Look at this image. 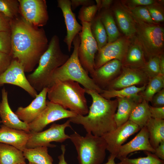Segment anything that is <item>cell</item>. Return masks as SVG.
<instances>
[{"label":"cell","instance_id":"6da1fadb","mask_svg":"<svg viewBox=\"0 0 164 164\" xmlns=\"http://www.w3.org/2000/svg\"><path fill=\"white\" fill-rule=\"evenodd\" d=\"M12 59L23 66L25 72L32 71L48 46L43 29L30 24L23 18L10 20Z\"/></svg>","mask_w":164,"mask_h":164},{"label":"cell","instance_id":"7a4b0ae2","mask_svg":"<svg viewBox=\"0 0 164 164\" xmlns=\"http://www.w3.org/2000/svg\"><path fill=\"white\" fill-rule=\"evenodd\" d=\"M84 89L92 100L88 113L86 116L77 114L69 120L70 122L82 125L87 133L102 137L117 128L114 117L117 100L106 99L94 91Z\"/></svg>","mask_w":164,"mask_h":164},{"label":"cell","instance_id":"3957f363","mask_svg":"<svg viewBox=\"0 0 164 164\" xmlns=\"http://www.w3.org/2000/svg\"><path fill=\"white\" fill-rule=\"evenodd\" d=\"M69 57L62 51L58 36H53L47 49L40 59L38 66L26 77L30 84L37 91L40 92L47 87L53 72L65 63Z\"/></svg>","mask_w":164,"mask_h":164},{"label":"cell","instance_id":"277c9868","mask_svg":"<svg viewBox=\"0 0 164 164\" xmlns=\"http://www.w3.org/2000/svg\"><path fill=\"white\" fill-rule=\"evenodd\" d=\"M47 88V96L50 101L77 114L85 115L88 113L85 90L78 82L70 80L59 81Z\"/></svg>","mask_w":164,"mask_h":164},{"label":"cell","instance_id":"5b68a950","mask_svg":"<svg viewBox=\"0 0 164 164\" xmlns=\"http://www.w3.org/2000/svg\"><path fill=\"white\" fill-rule=\"evenodd\" d=\"M72 43L73 51L66 62L53 72L48 82L47 88L56 82L67 80L79 83L86 89L100 94L102 90L94 83L80 63L78 57V50L80 43L79 34L76 36Z\"/></svg>","mask_w":164,"mask_h":164},{"label":"cell","instance_id":"8992f818","mask_svg":"<svg viewBox=\"0 0 164 164\" xmlns=\"http://www.w3.org/2000/svg\"><path fill=\"white\" fill-rule=\"evenodd\" d=\"M69 139L77 151L79 164H101L106 156V144L102 137L87 133L82 136L76 132Z\"/></svg>","mask_w":164,"mask_h":164},{"label":"cell","instance_id":"52a82bcc","mask_svg":"<svg viewBox=\"0 0 164 164\" xmlns=\"http://www.w3.org/2000/svg\"><path fill=\"white\" fill-rule=\"evenodd\" d=\"M130 13L135 23L136 39L141 46L145 56L149 59L159 57L163 54V28L156 23L151 24L141 21Z\"/></svg>","mask_w":164,"mask_h":164},{"label":"cell","instance_id":"ba28073f","mask_svg":"<svg viewBox=\"0 0 164 164\" xmlns=\"http://www.w3.org/2000/svg\"><path fill=\"white\" fill-rule=\"evenodd\" d=\"M81 24L82 29L79 33L80 43L78 50V57L83 67L91 75L95 70L94 59L98 48L91 31V23L82 22Z\"/></svg>","mask_w":164,"mask_h":164},{"label":"cell","instance_id":"9c48e42d","mask_svg":"<svg viewBox=\"0 0 164 164\" xmlns=\"http://www.w3.org/2000/svg\"><path fill=\"white\" fill-rule=\"evenodd\" d=\"M70 123L68 119L62 124L53 123L48 129L44 131L30 133L26 144V148L44 146L54 147L56 145L50 144L51 142L62 143L69 139V135L66 134L65 131L67 128H71Z\"/></svg>","mask_w":164,"mask_h":164},{"label":"cell","instance_id":"30bf717a","mask_svg":"<svg viewBox=\"0 0 164 164\" xmlns=\"http://www.w3.org/2000/svg\"><path fill=\"white\" fill-rule=\"evenodd\" d=\"M77 114L58 104L47 101L45 108L32 121L28 124L30 133L41 132L51 123L60 119L72 118Z\"/></svg>","mask_w":164,"mask_h":164},{"label":"cell","instance_id":"8fae6325","mask_svg":"<svg viewBox=\"0 0 164 164\" xmlns=\"http://www.w3.org/2000/svg\"><path fill=\"white\" fill-rule=\"evenodd\" d=\"M19 11L23 18L36 27L43 26L47 22L49 16L46 1L19 0Z\"/></svg>","mask_w":164,"mask_h":164},{"label":"cell","instance_id":"7c38bea8","mask_svg":"<svg viewBox=\"0 0 164 164\" xmlns=\"http://www.w3.org/2000/svg\"><path fill=\"white\" fill-rule=\"evenodd\" d=\"M131 42L126 37L118 38L116 41L108 43L98 50L94 59V69H96L111 60L117 59L122 61Z\"/></svg>","mask_w":164,"mask_h":164},{"label":"cell","instance_id":"4fadbf2b","mask_svg":"<svg viewBox=\"0 0 164 164\" xmlns=\"http://www.w3.org/2000/svg\"><path fill=\"white\" fill-rule=\"evenodd\" d=\"M25 72L22 65L16 60L12 59L8 68L0 75V86L5 84L17 86L35 98L38 94L30 84Z\"/></svg>","mask_w":164,"mask_h":164},{"label":"cell","instance_id":"5bb4252c","mask_svg":"<svg viewBox=\"0 0 164 164\" xmlns=\"http://www.w3.org/2000/svg\"><path fill=\"white\" fill-rule=\"evenodd\" d=\"M140 129L138 125L128 120L115 129L105 134L102 137L106 142L107 150L116 157L122 144Z\"/></svg>","mask_w":164,"mask_h":164},{"label":"cell","instance_id":"9a60e30c","mask_svg":"<svg viewBox=\"0 0 164 164\" xmlns=\"http://www.w3.org/2000/svg\"><path fill=\"white\" fill-rule=\"evenodd\" d=\"M121 70L104 90H118L136 85L147 84L149 79L141 69L122 67Z\"/></svg>","mask_w":164,"mask_h":164},{"label":"cell","instance_id":"2e32d148","mask_svg":"<svg viewBox=\"0 0 164 164\" xmlns=\"http://www.w3.org/2000/svg\"><path fill=\"white\" fill-rule=\"evenodd\" d=\"M57 6L61 9L67 28V35L64 41L66 43L68 50L70 52L73 40L82 29V26L77 21L75 14L71 8L70 0H58Z\"/></svg>","mask_w":164,"mask_h":164},{"label":"cell","instance_id":"e0dca14e","mask_svg":"<svg viewBox=\"0 0 164 164\" xmlns=\"http://www.w3.org/2000/svg\"><path fill=\"white\" fill-rule=\"evenodd\" d=\"M139 133L130 141L122 145L116 157L121 160L133 152L143 151L154 153L155 149L151 145L149 135L146 126L141 128Z\"/></svg>","mask_w":164,"mask_h":164},{"label":"cell","instance_id":"ac0fdd59","mask_svg":"<svg viewBox=\"0 0 164 164\" xmlns=\"http://www.w3.org/2000/svg\"><path fill=\"white\" fill-rule=\"evenodd\" d=\"M48 88H44L31 103L25 107H19L15 112L19 118L28 124L32 121L46 106Z\"/></svg>","mask_w":164,"mask_h":164},{"label":"cell","instance_id":"d6986e66","mask_svg":"<svg viewBox=\"0 0 164 164\" xmlns=\"http://www.w3.org/2000/svg\"><path fill=\"white\" fill-rule=\"evenodd\" d=\"M122 67L121 61L114 59L107 62L95 70L90 75L94 83L102 90L120 73Z\"/></svg>","mask_w":164,"mask_h":164},{"label":"cell","instance_id":"ffe728a7","mask_svg":"<svg viewBox=\"0 0 164 164\" xmlns=\"http://www.w3.org/2000/svg\"><path fill=\"white\" fill-rule=\"evenodd\" d=\"M0 117L3 125L9 128L30 133L28 124L20 120L10 108L8 100V93L5 87L1 90Z\"/></svg>","mask_w":164,"mask_h":164},{"label":"cell","instance_id":"44dd1931","mask_svg":"<svg viewBox=\"0 0 164 164\" xmlns=\"http://www.w3.org/2000/svg\"><path fill=\"white\" fill-rule=\"evenodd\" d=\"M30 133L7 127L3 125L0 127V143L10 145L23 151Z\"/></svg>","mask_w":164,"mask_h":164},{"label":"cell","instance_id":"7402d4cb","mask_svg":"<svg viewBox=\"0 0 164 164\" xmlns=\"http://www.w3.org/2000/svg\"><path fill=\"white\" fill-rule=\"evenodd\" d=\"M131 43L121 61L122 67L142 69L146 61L143 50L135 39Z\"/></svg>","mask_w":164,"mask_h":164},{"label":"cell","instance_id":"603a6c76","mask_svg":"<svg viewBox=\"0 0 164 164\" xmlns=\"http://www.w3.org/2000/svg\"><path fill=\"white\" fill-rule=\"evenodd\" d=\"M118 102L117 111L114 119L117 127L126 122L129 120L130 115L133 109L143 99L139 95L133 97H117Z\"/></svg>","mask_w":164,"mask_h":164},{"label":"cell","instance_id":"cb8c5ba5","mask_svg":"<svg viewBox=\"0 0 164 164\" xmlns=\"http://www.w3.org/2000/svg\"><path fill=\"white\" fill-rule=\"evenodd\" d=\"M114 11L118 26L126 37L134 38L136 32L135 23L128 10L120 6L115 7Z\"/></svg>","mask_w":164,"mask_h":164},{"label":"cell","instance_id":"d4e9b609","mask_svg":"<svg viewBox=\"0 0 164 164\" xmlns=\"http://www.w3.org/2000/svg\"><path fill=\"white\" fill-rule=\"evenodd\" d=\"M23 152L12 145L0 143V164L25 162Z\"/></svg>","mask_w":164,"mask_h":164},{"label":"cell","instance_id":"484cf974","mask_svg":"<svg viewBox=\"0 0 164 164\" xmlns=\"http://www.w3.org/2000/svg\"><path fill=\"white\" fill-rule=\"evenodd\" d=\"M146 126L149 133L150 143L155 149L164 142V120L151 118Z\"/></svg>","mask_w":164,"mask_h":164},{"label":"cell","instance_id":"4316f807","mask_svg":"<svg viewBox=\"0 0 164 164\" xmlns=\"http://www.w3.org/2000/svg\"><path fill=\"white\" fill-rule=\"evenodd\" d=\"M151 118L149 102L143 99L134 107L128 120L136 124L141 129L146 126Z\"/></svg>","mask_w":164,"mask_h":164},{"label":"cell","instance_id":"83f0119b","mask_svg":"<svg viewBox=\"0 0 164 164\" xmlns=\"http://www.w3.org/2000/svg\"><path fill=\"white\" fill-rule=\"evenodd\" d=\"M25 159L36 164H53V159L49 154L48 147L25 149L23 151Z\"/></svg>","mask_w":164,"mask_h":164},{"label":"cell","instance_id":"f1b7e54d","mask_svg":"<svg viewBox=\"0 0 164 164\" xmlns=\"http://www.w3.org/2000/svg\"><path fill=\"white\" fill-rule=\"evenodd\" d=\"M146 86L137 87L133 86L118 90H102L100 94L108 99L114 97H133L138 96L139 93L145 90Z\"/></svg>","mask_w":164,"mask_h":164},{"label":"cell","instance_id":"f546056e","mask_svg":"<svg viewBox=\"0 0 164 164\" xmlns=\"http://www.w3.org/2000/svg\"><path fill=\"white\" fill-rule=\"evenodd\" d=\"M99 15L108 36V43L116 41L120 34L111 14L108 9H105Z\"/></svg>","mask_w":164,"mask_h":164},{"label":"cell","instance_id":"4dcf8cb0","mask_svg":"<svg viewBox=\"0 0 164 164\" xmlns=\"http://www.w3.org/2000/svg\"><path fill=\"white\" fill-rule=\"evenodd\" d=\"M91 29L99 50L105 46L108 42V36L99 15L95 17L91 22Z\"/></svg>","mask_w":164,"mask_h":164},{"label":"cell","instance_id":"1f68e13d","mask_svg":"<svg viewBox=\"0 0 164 164\" xmlns=\"http://www.w3.org/2000/svg\"><path fill=\"white\" fill-rule=\"evenodd\" d=\"M164 77L159 75L149 79L145 90L139 94L143 99L149 102L157 93L164 88Z\"/></svg>","mask_w":164,"mask_h":164},{"label":"cell","instance_id":"d6a6232c","mask_svg":"<svg viewBox=\"0 0 164 164\" xmlns=\"http://www.w3.org/2000/svg\"><path fill=\"white\" fill-rule=\"evenodd\" d=\"M147 156L134 159L127 157L122 159L118 164H164V161L158 158L154 153L144 151Z\"/></svg>","mask_w":164,"mask_h":164},{"label":"cell","instance_id":"836d02e7","mask_svg":"<svg viewBox=\"0 0 164 164\" xmlns=\"http://www.w3.org/2000/svg\"><path fill=\"white\" fill-rule=\"evenodd\" d=\"M19 11L18 0H0V13L9 19L14 18Z\"/></svg>","mask_w":164,"mask_h":164},{"label":"cell","instance_id":"e575fe53","mask_svg":"<svg viewBox=\"0 0 164 164\" xmlns=\"http://www.w3.org/2000/svg\"><path fill=\"white\" fill-rule=\"evenodd\" d=\"M149 79L160 74L159 57L154 56L149 59L141 69Z\"/></svg>","mask_w":164,"mask_h":164},{"label":"cell","instance_id":"d590c367","mask_svg":"<svg viewBox=\"0 0 164 164\" xmlns=\"http://www.w3.org/2000/svg\"><path fill=\"white\" fill-rule=\"evenodd\" d=\"M98 10L97 5L83 6L80 9L78 15V18L81 22H86L91 23L95 17Z\"/></svg>","mask_w":164,"mask_h":164},{"label":"cell","instance_id":"8d00e7d4","mask_svg":"<svg viewBox=\"0 0 164 164\" xmlns=\"http://www.w3.org/2000/svg\"><path fill=\"white\" fill-rule=\"evenodd\" d=\"M128 11L133 15L139 20L151 24L156 23L152 19L146 7L137 6L128 7Z\"/></svg>","mask_w":164,"mask_h":164},{"label":"cell","instance_id":"74e56055","mask_svg":"<svg viewBox=\"0 0 164 164\" xmlns=\"http://www.w3.org/2000/svg\"><path fill=\"white\" fill-rule=\"evenodd\" d=\"M11 50L10 31H0V52L10 55Z\"/></svg>","mask_w":164,"mask_h":164},{"label":"cell","instance_id":"f35d334b","mask_svg":"<svg viewBox=\"0 0 164 164\" xmlns=\"http://www.w3.org/2000/svg\"><path fill=\"white\" fill-rule=\"evenodd\" d=\"M150 16L155 22H162L164 20V14L160 7L154 4L146 6Z\"/></svg>","mask_w":164,"mask_h":164},{"label":"cell","instance_id":"ab89813d","mask_svg":"<svg viewBox=\"0 0 164 164\" xmlns=\"http://www.w3.org/2000/svg\"><path fill=\"white\" fill-rule=\"evenodd\" d=\"M12 60L10 54L0 52V75L8 68Z\"/></svg>","mask_w":164,"mask_h":164},{"label":"cell","instance_id":"60d3db41","mask_svg":"<svg viewBox=\"0 0 164 164\" xmlns=\"http://www.w3.org/2000/svg\"><path fill=\"white\" fill-rule=\"evenodd\" d=\"M151 102L153 107H164V88L154 95Z\"/></svg>","mask_w":164,"mask_h":164},{"label":"cell","instance_id":"b9f144b4","mask_svg":"<svg viewBox=\"0 0 164 164\" xmlns=\"http://www.w3.org/2000/svg\"><path fill=\"white\" fill-rule=\"evenodd\" d=\"M149 110L152 118L159 119H164V107H156L149 105Z\"/></svg>","mask_w":164,"mask_h":164},{"label":"cell","instance_id":"7bdbcfd3","mask_svg":"<svg viewBox=\"0 0 164 164\" xmlns=\"http://www.w3.org/2000/svg\"><path fill=\"white\" fill-rule=\"evenodd\" d=\"M10 21L0 13V32L11 31Z\"/></svg>","mask_w":164,"mask_h":164},{"label":"cell","instance_id":"ee69618b","mask_svg":"<svg viewBox=\"0 0 164 164\" xmlns=\"http://www.w3.org/2000/svg\"><path fill=\"white\" fill-rule=\"evenodd\" d=\"M130 7L149 6L155 4V1L153 0H131L129 1Z\"/></svg>","mask_w":164,"mask_h":164},{"label":"cell","instance_id":"f6af8a7d","mask_svg":"<svg viewBox=\"0 0 164 164\" xmlns=\"http://www.w3.org/2000/svg\"><path fill=\"white\" fill-rule=\"evenodd\" d=\"M71 5L72 10H74L80 5L87 6L94 4V2L90 0H71Z\"/></svg>","mask_w":164,"mask_h":164},{"label":"cell","instance_id":"bcb514c9","mask_svg":"<svg viewBox=\"0 0 164 164\" xmlns=\"http://www.w3.org/2000/svg\"><path fill=\"white\" fill-rule=\"evenodd\" d=\"M154 154L158 158L164 160V142H161L159 145L155 149Z\"/></svg>","mask_w":164,"mask_h":164},{"label":"cell","instance_id":"7dc6e473","mask_svg":"<svg viewBox=\"0 0 164 164\" xmlns=\"http://www.w3.org/2000/svg\"><path fill=\"white\" fill-rule=\"evenodd\" d=\"M62 154L58 157L59 162L58 164H68L65 159V154L66 151L65 145H62L61 146Z\"/></svg>","mask_w":164,"mask_h":164},{"label":"cell","instance_id":"c3c4849f","mask_svg":"<svg viewBox=\"0 0 164 164\" xmlns=\"http://www.w3.org/2000/svg\"><path fill=\"white\" fill-rule=\"evenodd\" d=\"M160 74L164 77V57L163 54L159 56Z\"/></svg>","mask_w":164,"mask_h":164},{"label":"cell","instance_id":"681fc988","mask_svg":"<svg viewBox=\"0 0 164 164\" xmlns=\"http://www.w3.org/2000/svg\"><path fill=\"white\" fill-rule=\"evenodd\" d=\"M112 0H101V3L98 10L102 8L108 9L111 4Z\"/></svg>","mask_w":164,"mask_h":164},{"label":"cell","instance_id":"f907efd6","mask_svg":"<svg viewBox=\"0 0 164 164\" xmlns=\"http://www.w3.org/2000/svg\"><path fill=\"white\" fill-rule=\"evenodd\" d=\"M115 158V155L110 154L108 158L107 162L104 164H118L115 163V162L114 159Z\"/></svg>","mask_w":164,"mask_h":164},{"label":"cell","instance_id":"816d5d0a","mask_svg":"<svg viewBox=\"0 0 164 164\" xmlns=\"http://www.w3.org/2000/svg\"><path fill=\"white\" fill-rule=\"evenodd\" d=\"M28 164H36L33 163V162H29V163Z\"/></svg>","mask_w":164,"mask_h":164},{"label":"cell","instance_id":"f5cc1de1","mask_svg":"<svg viewBox=\"0 0 164 164\" xmlns=\"http://www.w3.org/2000/svg\"><path fill=\"white\" fill-rule=\"evenodd\" d=\"M18 164H26V162H22V163H18Z\"/></svg>","mask_w":164,"mask_h":164},{"label":"cell","instance_id":"db71d44e","mask_svg":"<svg viewBox=\"0 0 164 164\" xmlns=\"http://www.w3.org/2000/svg\"><path fill=\"white\" fill-rule=\"evenodd\" d=\"M2 123V121H0V124Z\"/></svg>","mask_w":164,"mask_h":164}]
</instances>
